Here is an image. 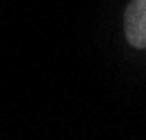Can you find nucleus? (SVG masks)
<instances>
[{
	"label": "nucleus",
	"instance_id": "1",
	"mask_svg": "<svg viewBox=\"0 0 146 140\" xmlns=\"http://www.w3.org/2000/svg\"><path fill=\"white\" fill-rule=\"evenodd\" d=\"M124 33L131 47L146 49V0H131L124 11Z\"/></svg>",
	"mask_w": 146,
	"mask_h": 140
}]
</instances>
